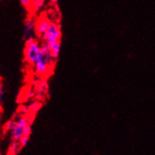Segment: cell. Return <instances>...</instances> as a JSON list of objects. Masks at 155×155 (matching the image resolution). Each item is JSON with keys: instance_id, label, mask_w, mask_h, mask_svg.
I'll use <instances>...</instances> for the list:
<instances>
[{"instance_id": "obj_1", "label": "cell", "mask_w": 155, "mask_h": 155, "mask_svg": "<svg viewBox=\"0 0 155 155\" xmlns=\"http://www.w3.org/2000/svg\"><path fill=\"white\" fill-rule=\"evenodd\" d=\"M54 61L56 60L53 58L49 45L46 43H42L40 57L37 59V61L35 62V64L32 66L34 72L38 76H41V77L47 75L52 69Z\"/></svg>"}, {"instance_id": "obj_2", "label": "cell", "mask_w": 155, "mask_h": 155, "mask_svg": "<svg viewBox=\"0 0 155 155\" xmlns=\"http://www.w3.org/2000/svg\"><path fill=\"white\" fill-rule=\"evenodd\" d=\"M8 133L12 141H20L24 136H29L31 134V120L29 117L23 115L12 120V127Z\"/></svg>"}, {"instance_id": "obj_3", "label": "cell", "mask_w": 155, "mask_h": 155, "mask_svg": "<svg viewBox=\"0 0 155 155\" xmlns=\"http://www.w3.org/2000/svg\"><path fill=\"white\" fill-rule=\"evenodd\" d=\"M41 52V43L38 41L35 38L25 41V46L24 57L25 60L28 65L33 66L35 62L39 58Z\"/></svg>"}, {"instance_id": "obj_4", "label": "cell", "mask_w": 155, "mask_h": 155, "mask_svg": "<svg viewBox=\"0 0 155 155\" xmlns=\"http://www.w3.org/2000/svg\"><path fill=\"white\" fill-rule=\"evenodd\" d=\"M42 42L48 45L52 43L59 42L61 40V26L57 22H51L50 25L45 31V33L41 36Z\"/></svg>"}, {"instance_id": "obj_5", "label": "cell", "mask_w": 155, "mask_h": 155, "mask_svg": "<svg viewBox=\"0 0 155 155\" xmlns=\"http://www.w3.org/2000/svg\"><path fill=\"white\" fill-rule=\"evenodd\" d=\"M51 21L46 17H40L39 19L35 20V27H36V35L41 38V36L45 33L50 25Z\"/></svg>"}, {"instance_id": "obj_6", "label": "cell", "mask_w": 155, "mask_h": 155, "mask_svg": "<svg viewBox=\"0 0 155 155\" xmlns=\"http://www.w3.org/2000/svg\"><path fill=\"white\" fill-rule=\"evenodd\" d=\"M24 34L25 41L29 39H34V35H36V27H35V20L32 18H28L25 22L24 25Z\"/></svg>"}, {"instance_id": "obj_7", "label": "cell", "mask_w": 155, "mask_h": 155, "mask_svg": "<svg viewBox=\"0 0 155 155\" xmlns=\"http://www.w3.org/2000/svg\"><path fill=\"white\" fill-rule=\"evenodd\" d=\"M45 3H46V0H32L28 8L33 12H38L44 8Z\"/></svg>"}, {"instance_id": "obj_8", "label": "cell", "mask_w": 155, "mask_h": 155, "mask_svg": "<svg viewBox=\"0 0 155 155\" xmlns=\"http://www.w3.org/2000/svg\"><path fill=\"white\" fill-rule=\"evenodd\" d=\"M23 147L19 141H12V143L10 145V148H8V155H16L20 151V150Z\"/></svg>"}, {"instance_id": "obj_9", "label": "cell", "mask_w": 155, "mask_h": 155, "mask_svg": "<svg viewBox=\"0 0 155 155\" xmlns=\"http://www.w3.org/2000/svg\"><path fill=\"white\" fill-rule=\"evenodd\" d=\"M49 47H50V50H51V53H52L53 58L54 60H57L58 58V56H59L60 50H61V43H60V41L59 42H56V43L50 44Z\"/></svg>"}, {"instance_id": "obj_10", "label": "cell", "mask_w": 155, "mask_h": 155, "mask_svg": "<svg viewBox=\"0 0 155 155\" xmlns=\"http://www.w3.org/2000/svg\"><path fill=\"white\" fill-rule=\"evenodd\" d=\"M4 87H3V84L2 82L0 81V106H1L2 103H3V100H4Z\"/></svg>"}, {"instance_id": "obj_11", "label": "cell", "mask_w": 155, "mask_h": 155, "mask_svg": "<svg viewBox=\"0 0 155 155\" xmlns=\"http://www.w3.org/2000/svg\"><path fill=\"white\" fill-rule=\"evenodd\" d=\"M41 106V104H40V103H34L30 107H29V109H30V111H33V112H37L39 109H40V107Z\"/></svg>"}, {"instance_id": "obj_12", "label": "cell", "mask_w": 155, "mask_h": 155, "mask_svg": "<svg viewBox=\"0 0 155 155\" xmlns=\"http://www.w3.org/2000/svg\"><path fill=\"white\" fill-rule=\"evenodd\" d=\"M31 1H32V0H20L21 4L25 8H29L30 7V4H31Z\"/></svg>"}, {"instance_id": "obj_13", "label": "cell", "mask_w": 155, "mask_h": 155, "mask_svg": "<svg viewBox=\"0 0 155 155\" xmlns=\"http://www.w3.org/2000/svg\"><path fill=\"white\" fill-rule=\"evenodd\" d=\"M58 0H48V2H50L51 4H57Z\"/></svg>"}, {"instance_id": "obj_14", "label": "cell", "mask_w": 155, "mask_h": 155, "mask_svg": "<svg viewBox=\"0 0 155 155\" xmlns=\"http://www.w3.org/2000/svg\"><path fill=\"white\" fill-rule=\"evenodd\" d=\"M0 155H2V154H1V152H0Z\"/></svg>"}]
</instances>
